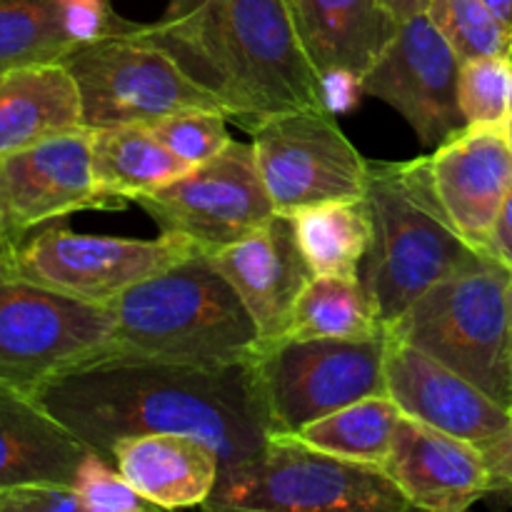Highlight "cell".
<instances>
[{
    "label": "cell",
    "instance_id": "19",
    "mask_svg": "<svg viewBox=\"0 0 512 512\" xmlns=\"http://www.w3.org/2000/svg\"><path fill=\"white\" fill-rule=\"evenodd\" d=\"M110 460L158 510L203 508L220 478L215 450L183 433L128 435L113 445Z\"/></svg>",
    "mask_w": 512,
    "mask_h": 512
},
{
    "label": "cell",
    "instance_id": "36",
    "mask_svg": "<svg viewBox=\"0 0 512 512\" xmlns=\"http://www.w3.org/2000/svg\"><path fill=\"white\" fill-rule=\"evenodd\" d=\"M383 3H385V8L390 10V15L398 20V23L413 18V15L428 13V8H430V0H383Z\"/></svg>",
    "mask_w": 512,
    "mask_h": 512
},
{
    "label": "cell",
    "instance_id": "10",
    "mask_svg": "<svg viewBox=\"0 0 512 512\" xmlns=\"http://www.w3.org/2000/svg\"><path fill=\"white\" fill-rule=\"evenodd\" d=\"M195 253L203 250L180 233L163 230L153 240L108 238L48 223L13 245L5 275L90 303H110L130 285Z\"/></svg>",
    "mask_w": 512,
    "mask_h": 512
},
{
    "label": "cell",
    "instance_id": "24",
    "mask_svg": "<svg viewBox=\"0 0 512 512\" xmlns=\"http://www.w3.org/2000/svg\"><path fill=\"white\" fill-rule=\"evenodd\" d=\"M303 258L313 275L360 278L373 238L368 200H333L290 213Z\"/></svg>",
    "mask_w": 512,
    "mask_h": 512
},
{
    "label": "cell",
    "instance_id": "1",
    "mask_svg": "<svg viewBox=\"0 0 512 512\" xmlns=\"http://www.w3.org/2000/svg\"><path fill=\"white\" fill-rule=\"evenodd\" d=\"M30 395L108 460L128 435L183 433L208 443L225 475L260 458L273 435L253 360L183 363L115 348L53 375Z\"/></svg>",
    "mask_w": 512,
    "mask_h": 512
},
{
    "label": "cell",
    "instance_id": "40",
    "mask_svg": "<svg viewBox=\"0 0 512 512\" xmlns=\"http://www.w3.org/2000/svg\"><path fill=\"white\" fill-rule=\"evenodd\" d=\"M60 5H68V3H108V0H58Z\"/></svg>",
    "mask_w": 512,
    "mask_h": 512
},
{
    "label": "cell",
    "instance_id": "42",
    "mask_svg": "<svg viewBox=\"0 0 512 512\" xmlns=\"http://www.w3.org/2000/svg\"><path fill=\"white\" fill-rule=\"evenodd\" d=\"M510 385H512V325H510ZM512 413V408H510Z\"/></svg>",
    "mask_w": 512,
    "mask_h": 512
},
{
    "label": "cell",
    "instance_id": "43",
    "mask_svg": "<svg viewBox=\"0 0 512 512\" xmlns=\"http://www.w3.org/2000/svg\"><path fill=\"white\" fill-rule=\"evenodd\" d=\"M508 60H510V65H512V25H510V40H508Z\"/></svg>",
    "mask_w": 512,
    "mask_h": 512
},
{
    "label": "cell",
    "instance_id": "8",
    "mask_svg": "<svg viewBox=\"0 0 512 512\" xmlns=\"http://www.w3.org/2000/svg\"><path fill=\"white\" fill-rule=\"evenodd\" d=\"M385 350L388 333L368 340L285 335L260 345L253 373L273 435H295L345 405L388 393Z\"/></svg>",
    "mask_w": 512,
    "mask_h": 512
},
{
    "label": "cell",
    "instance_id": "21",
    "mask_svg": "<svg viewBox=\"0 0 512 512\" xmlns=\"http://www.w3.org/2000/svg\"><path fill=\"white\" fill-rule=\"evenodd\" d=\"M80 125L78 85L60 60L0 73V158Z\"/></svg>",
    "mask_w": 512,
    "mask_h": 512
},
{
    "label": "cell",
    "instance_id": "28",
    "mask_svg": "<svg viewBox=\"0 0 512 512\" xmlns=\"http://www.w3.org/2000/svg\"><path fill=\"white\" fill-rule=\"evenodd\" d=\"M428 15L463 63L508 53L510 25L483 0H430Z\"/></svg>",
    "mask_w": 512,
    "mask_h": 512
},
{
    "label": "cell",
    "instance_id": "7",
    "mask_svg": "<svg viewBox=\"0 0 512 512\" xmlns=\"http://www.w3.org/2000/svg\"><path fill=\"white\" fill-rule=\"evenodd\" d=\"M60 63L78 85L85 128L150 125L190 108L220 110L213 95L130 20L100 38L75 43Z\"/></svg>",
    "mask_w": 512,
    "mask_h": 512
},
{
    "label": "cell",
    "instance_id": "5",
    "mask_svg": "<svg viewBox=\"0 0 512 512\" xmlns=\"http://www.w3.org/2000/svg\"><path fill=\"white\" fill-rule=\"evenodd\" d=\"M510 325L512 270L485 255L420 295L388 333L433 355L510 410Z\"/></svg>",
    "mask_w": 512,
    "mask_h": 512
},
{
    "label": "cell",
    "instance_id": "16",
    "mask_svg": "<svg viewBox=\"0 0 512 512\" xmlns=\"http://www.w3.org/2000/svg\"><path fill=\"white\" fill-rule=\"evenodd\" d=\"M428 165L450 223L485 253L490 230L512 188V150L505 128L465 125L428 155Z\"/></svg>",
    "mask_w": 512,
    "mask_h": 512
},
{
    "label": "cell",
    "instance_id": "23",
    "mask_svg": "<svg viewBox=\"0 0 512 512\" xmlns=\"http://www.w3.org/2000/svg\"><path fill=\"white\" fill-rule=\"evenodd\" d=\"M93 130V128H90ZM193 165L170 153L148 125H118L93 130V170L100 190L125 205L170 180L180 178Z\"/></svg>",
    "mask_w": 512,
    "mask_h": 512
},
{
    "label": "cell",
    "instance_id": "25",
    "mask_svg": "<svg viewBox=\"0 0 512 512\" xmlns=\"http://www.w3.org/2000/svg\"><path fill=\"white\" fill-rule=\"evenodd\" d=\"M385 333L363 280L345 275H313L298 295L288 330L295 338L340 340H368Z\"/></svg>",
    "mask_w": 512,
    "mask_h": 512
},
{
    "label": "cell",
    "instance_id": "45",
    "mask_svg": "<svg viewBox=\"0 0 512 512\" xmlns=\"http://www.w3.org/2000/svg\"><path fill=\"white\" fill-rule=\"evenodd\" d=\"M0 73H3V70H0Z\"/></svg>",
    "mask_w": 512,
    "mask_h": 512
},
{
    "label": "cell",
    "instance_id": "29",
    "mask_svg": "<svg viewBox=\"0 0 512 512\" xmlns=\"http://www.w3.org/2000/svg\"><path fill=\"white\" fill-rule=\"evenodd\" d=\"M458 103L465 125L505 128L512 118V65L508 55H485L460 65Z\"/></svg>",
    "mask_w": 512,
    "mask_h": 512
},
{
    "label": "cell",
    "instance_id": "41",
    "mask_svg": "<svg viewBox=\"0 0 512 512\" xmlns=\"http://www.w3.org/2000/svg\"><path fill=\"white\" fill-rule=\"evenodd\" d=\"M505 133H508V143H510V150H512V118L508 120V125H505Z\"/></svg>",
    "mask_w": 512,
    "mask_h": 512
},
{
    "label": "cell",
    "instance_id": "6",
    "mask_svg": "<svg viewBox=\"0 0 512 512\" xmlns=\"http://www.w3.org/2000/svg\"><path fill=\"white\" fill-rule=\"evenodd\" d=\"M208 510L245 512H405L408 503L380 465L353 463L275 433L245 468L220 475Z\"/></svg>",
    "mask_w": 512,
    "mask_h": 512
},
{
    "label": "cell",
    "instance_id": "11",
    "mask_svg": "<svg viewBox=\"0 0 512 512\" xmlns=\"http://www.w3.org/2000/svg\"><path fill=\"white\" fill-rule=\"evenodd\" d=\"M250 135L265 190L278 213L365 198L370 160L325 108L280 113Z\"/></svg>",
    "mask_w": 512,
    "mask_h": 512
},
{
    "label": "cell",
    "instance_id": "13",
    "mask_svg": "<svg viewBox=\"0 0 512 512\" xmlns=\"http://www.w3.org/2000/svg\"><path fill=\"white\" fill-rule=\"evenodd\" d=\"M460 65L463 60L430 15L420 13L398 25V33L363 75V90L398 110L420 143L438 148L465 128L458 103Z\"/></svg>",
    "mask_w": 512,
    "mask_h": 512
},
{
    "label": "cell",
    "instance_id": "37",
    "mask_svg": "<svg viewBox=\"0 0 512 512\" xmlns=\"http://www.w3.org/2000/svg\"><path fill=\"white\" fill-rule=\"evenodd\" d=\"M210 0H170L168 8H165V15L160 20L163 23H178V20L190 18V15L198 13L203 5H208Z\"/></svg>",
    "mask_w": 512,
    "mask_h": 512
},
{
    "label": "cell",
    "instance_id": "34",
    "mask_svg": "<svg viewBox=\"0 0 512 512\" xmlns=\"http://www.w3.org/2000/svg\"><path fill=\"white\" fill-rule=\"evenodd\" d=\"M485 255L512 270V188L485 243Z\"/></svg>",
    "mask_w": 512,
    "mask_h": 512
},
{
    "label": "cell",
    "instance_id": "14",
    "mask_svg": "<svg viewBox=\"0 0 512 512\" xmlns=\"http://www.w3.org/2000/svg\"><path fill=\"white\" fill-rule=\"evenodd\" d=\"M78 210H123L95 180L93 130H63L0 158V225L10 243Z\"/></svg>",
    "mask_w": 512,
    "mask_h": 512
},
{
    "label": "cell",
    "instance_id": "38",
    "mask_svg": "<svg viewBox=\"0 0 512 512\" xmlns=\"http://www.w3.org/2000/svg\"><path fill=\"white\" fill-rule=\"evenodd\" d=\"M483 3L488 5L503 23L512 25V0H483Z\"/></svg>",
    "mask_w": 512,
    "mask_h": 512
},
{
    "label": "cell",
    "instance_id": "39",
    "mask_svg": "<svg viewBox=\"0 0 512 512\" xmlns=\"http://www.w3.org/2000/svg\"><path fill=\"white\" fill-rule=\"evenodd\" d=\"M10 250H13V243H10V240L5 238V233H3V225H0V263H5V268H8Z\"/></svg>",
    "mask_w": 512,
    "mask_h": 512
},
{
    "label": "cell",
    "instance_id": "31",
    "mask_svg": "<svg viewBox=\"0 0 512 512\" xmlns=\"http://www.w3.org/2000/svg\"><path fill=\"white\" fill-rule=\"evenodd\" d=\"M73 493L80 512H150L158 510L145 500L118 468H110L108 458L90 450L78 465Z\"/></svg>",
    "mask_w": 512,
    "mask_h": 512
},
{
    "label": "cell",
    "instance_id": "22",
    "mask_svg": "<svg viewBox=\"0 0 512 512\" xmlns=\"http://www.w3.org/2000/svg\"><path fill=\"white\" fill-rule=\"evenodd\" d=\"M318 73L348 68L365 75L398 33L383 0H290Z\"/></svg>",
    "mask_w": 512,
    "mask_h": 512
},
{
    "label": "cell",
    "instance_id": "33",
    "mask_svg": "<svg viewBox=\"0 0 512 512\" xmlns=\"http://www.w3.org/2000/svg\"><path fill=\"white\" fill-rule=\"evenodd\" d=\"M320 75V98H323V108L328 113L340 115L350 113L360 98L365 95L363 90V75L353 73L348 68H330L323 70Z\"/></svg>",
    "mask_w": 512,
    "mask_h": 512
},
{
    "label": "cell",
    "instance_id": "30",
    "mask_svg": "<svg viewBox=\"0 0 512 512\" xmlns=\"http://www.w3.org/2000/svg\"><path fill=\"white\" fill-rule=\"evenodd\" d=\"M228 115L218 108H190L150 123V133L188 165L215 158L230 143Z\"/></svg>",
    "mask_w": 512,
    "mask_h": 512
},
{
    "label": "cell",
    "instance_id": "9",
    "mask_svg": "<svg viewBox=\"0 0 512 512\" xmlns=\"http://www.w3.org/2000/svg\"><path fill=\"white\" fill-rule=\"evenodd\" d=\"M115 348V313L108 303L0 275V383L30 393Z\"/></svg>",
    "mask_w": 512,
    "mask_h": 512
},
{
    "label": "cell",
    "instance_id": "35",
    "mask_svg": "<svg viewBox=\"0 0 512 512\" xmlns=\"http://www.w3.org/2000/svg\"><path fill=\"white\" fill-rule=\"evenodd\" d=\"M493 475V493H512V433L483 450Z\"/></svg>",
    "mask_w": 512,
    "mask_h": 512
},
{
    "label": "cell",
    "instance_id": "3",
    "mask_svg": "<svg viewBox=\"0 0 512 512\" xmlns=\"http://www.w3.org/2000/svg\"><path fill=\"white\" fill-rule=\"evenodd\" d=\"M365 200L373 238L360 280L385 330L433 285L485 258L450 223L435 195L428 158L370 160Z\"/></svg>",
    "mask_w": 512,
    "mask_h": 512
},
{
    "label": "cell",
    "instance_id": "12",
    "mask_svg": "<svg viewBox=\"0 0 512 512\" xmlns=\"http://www.w3.org/2000/svg\"><path fill=\"white\" fill-rule=\"evenodd\" d=\"M135 203L160 230L185 235L208 255L230 248L278 213L265 190L253 143L238 140Z\"/></svg>",
    "mask_w": 512,
    "mask_h": 512
},
{
    "label": "cell",
    "instance_id": "32",
    "mask_svg": "<svg viewBox=\"0 0 512 512\" xmlns=\"http://www.w3.org/2000/svg\"><path fill=\"white\" fill-rule=\"evenodd\" d=\"M0 512H80L68 485H15L0 488Z\"/></svg>",
    "mask_w": 512,
    "mask_h": 512
},
{
    "label": "cell",
    "instance_id": "27",
    "mask_svg": "<svg viewBox=\"0 0 512 512\" xmlns=\"http://www.w3.org/2000/svg\"><path fill=\"white\" fill-rule=\"evenodd\" d=\"M73 45L58 0H0V70L60 60Z\"/></svg>",
    "mask_w": 512,
    "mask_h": 512
},
{
    "label": "cell",
    "instance_id": "20",
    "mask_svg": "<svg viewBox=\"0 0 512 512\" xmlns=\"http://www.w3.org/2000/svg\"><path fill=\"white\" fill-rule=\"evenodd\" d=\"M90 448L25 390L0 383V488L68 485Z\"/></svg>",
    "mask_w": 512,
    "mask_h": 512
},
{
    "label": "cell",
    "instance_id": "15",
    "mask_svg": "<svg viewBox=\"0 0 512 512\" xmlns=\"http://www.w3.org/2000/svg\"><path fill=\"white\" fill-rule=\"evenodd\" d=\"M385 388L403 415L490 448L512 433V413L453 368L388 333Z\"/></svg>",
    "mask_w": 512,
    "mask_h": 512
},
{
    "label": "cell",
    "instance_id": "26",
    "mask_svg": "<svg viewBox=\"0 0 512 512\" xmlns=\"http://www.w3.org/2000/svg\"><path fill=\"white\" fill-rule=\"evenodd\" d=\"M400 418H403V410L398 408V403L388 393H380L313 420L295 435L303 443L343 460L383 468L393 448Z\"/></svg>",
    "mask_w": 512,
    "mask_h": 512
},
{
    "label": "cell",
    "instance_id": "4",
    "mask_svg": "<svg viewBox=\"0 0 512 512\" xmlns=\"http://www.w3.org/2000/svg\"><path fill=\"white\" fill-rule=\"evenodd\" d=\"M115 343L133 353L183 363H250L258 328L208 253H195L110 300Z\"/></svg>",
    "mask_w": 512,
    "mask_h": 512
},
{
    "label": "cell",
    "instance_id": "18",
    "mask_svg": "<svg viewBox=\"0 0 512 512\" xmlns=\"http://www.w3.org/2000/svg\"><path fill=\"white\" fill-rule=\"evenodd\" d=\"M248 308L263 343L285 338L298 295L313 278L288 213H275L230 248L210 253Z\"/></svg>",
    "mask_w": 512,
    "mask_h": 512
},
{
    "label": "cell",
    "instance_id": "2",
    "mask_svg": "<svg viewBox=\"0 0 512 512\" xmlns=\"http://www.w3.org/2000/svg\"><path fill=\"white\" fill-rule=\"evenodd\" d=\"M138 30L248 133L280 113L323 108L318 68L290 0H210L190 18Z\"/></svg>",
    "mask_w": 512,
    "mask_h": 512
},
{
    "label": "cell",
    "instance_id": "44",
    "mask_svg": "<svg viewBox=\"0 0 512 512\" xmlns=\"http://www.w3.org/2000/svg\"><path fill=\"white\" fill-rule=\"evenodd\" d=\"M8 273V268H5V263H0V275H5Z\"/></svg>",
    "mask_w": 512,
    "mask_h": 512
},
{
    "label": "cell",
    "instance_id": "17",
    "mask_svg": "<svg viewBox=\"0 0 512 512\" xmlns=\"http://www.w3.org/2000/svg\"><path fill=\"white\" fill-rule=\"evenodd\" d=\"M385 475L408 503L428 512H463L493 493V475L478 445L403 415Z\"/></svg>",
    "mask_w": 512,
    "mask_h": 512
}]
</instances>
